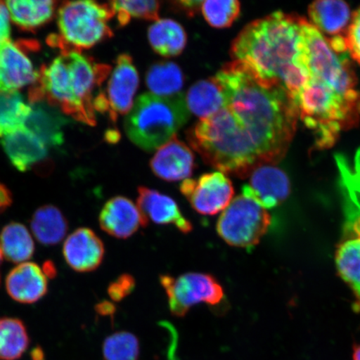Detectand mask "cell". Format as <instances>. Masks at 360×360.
<instances>
[{
  "mask_svg": "<svg viewBox=\"0 0 360 360\" xmlns=\"http://www.w3.org/2000/svg\"><path fill=\"white\" fill-rule=\"evenodd\" d=\"M215 78L224 105L188 130L193 150L219 172L241 179L261 166L278 163L300 120L289 94L261 82L237 61L225 65Z\"/></svg>",
  "mask_w": 360,
  "mask_h": 360,
  "instance_id": "obj_1",
  "label": "cell"
},
{
  "mask_svg": "<svg viewBox=\"0 0 360 360\" xmlns=\"http://www.w3.org/2000/svg\"><path fill=\"white\" fill-rule=\"evenodd\" d=\"M347 55L321 35L308 40V79L291 100L319 148L333 146L360 120V93Z\"/></svg>",
  "mask_w": 360,
  "mask_h": 360,
  "instance_id": "obj_2",
  "label": "cell"
},
{
  "mask_svg": "<svg viewBox=\"0 0 360 360\" xmlns=\"http://www.w3.org/2000/svg\"><path fill=\"white\" fill-rule=\"evenodd\" d=\"M303 21L302 17L278 11L250 22L233 40V60L292 98L309 75Z\"/></svg>",
  "mask_w": 360,
  "mask_h": 360,
  "instance_id": "obj_3",
  "label": "cell"
},
{
  "mask_svg": "<svg viewBox=\"0 0 360 360\" xmlns=\"http://www.w3.org/2000/svg\"><path fill=\"white\" fill-rule=\"evenodd\" d=\"M60 49V56L40 68L30 89V105L45 101L75 120L96 125L94 93L109 77L111 67L75 49Z\"/></svg>",
  "mask_w": 360,
  "mask_h": 360,
  "instance_id": "obj_4",
  "label": "cell"
},
{
  "mask_svg": "<svg viewBox=\"0 0 360 360\" xmlns=\"http://www.w3.org/2000/svg\"><path fill=\"white\" fill-rule=\"evenodd\" d=\"M183 94L170 97L142 94L126 117V134L134 145L146 151L160 148L190 119Z\"/></svg>",
  "mask_w": 360,
  "mask_h": 360,
  "instance_id": "obj_5",
  "label": "cell"
},
{
  "mask_svg": "<svg viewBox=\"0 0 360 360\" xmlns=\"http://www.w3.org/2000/svg\"><path fill=\"white\" fill-rule=\"evenodd\" d=\"M115 16L109 4L94 1L65 2L58 8L60 34L49 36L51 46L81 51L110 39L112 31L108 22Z\"/></svg>",
  "mask_w": 360,
  "mask_h": 360,
  "instance_id": "obj_6",
  "label": "cell"
},
{
  "mask_svg": "<svg viewBox=\"0 0 360 360\" xmlns=\"http://www.w3.org/2000/svg\"><path fill=\"white\" fill-rule=\"evenodd\" d=\"M270 224L271 216L268 210L242 193L219 216L216 231L229 245L250 250L259 244Z\"/></svg>",
  "mask_w": 360,
  "mask_h": 360,
  "instance_id": "obj_7",
  "label": "cell"
},
{
  "mask_svg": "<svg viewBox=\"0 0 360 360\" xmlns=\"http://www.w3.org/2000/svg\"><path fill=\"white\" fill-rule=\"evenodd\" d=\"M344 226L335 251L340 278L360 297V184L346 181Z\"/></svg>",
  "mask_w": 360,
  "mask_h": 360,
  "instance_id": "obj_8",
  "label": "cell"
},
{
  "mask_svg": "<svg viewBox=\"0 0 360 360\" xmlns=\"http://www.w3.org/2000/svg\"><path fill=\"white\" fill-rule=\"evenodd\" d=\"M160 281L167 295L170 312L176 317L186 316L197 304L217 306L224 299L221 283L212 274L192 272L178 277L163 274Z\"/></svg>",
  "mask_w": 360,
  "mask_h": 360,
  "instance_id": "obj_9",
  "label": "cell"
},
{
  "mask_svg": "<svg viewBox=\"0 0 360 360\" xmlns=\"http://www.w3.org/2000/svg\"><path fill=\"white\" fill-rule=\"evenodd\" d=\"M139 84V74L132 57L127 53L120 55L117 58L106 89L94 98V110L103 114L107 112L114 122L120 115H129L133 109Z\"/></svg>",
  "mask_w": 360,
  "mask_h": 360,
  "instance_id": "obj_10",
  "label": "cell"
},
{
  "mask_svg": "<svg viewBox=\"0 0 360 360\" xmlns=\"http://www.w3.org/2000/svg\"><path fill=\"white\" fill-rule=\"evenodd\" d=\"M180 192L197 213L210 216L223 212L235 195L231 180L219 171L184 180Z\"/></svg>",
  "mask_w": 360,
  "mask_h": 360,
  "instance_id": "obj_11",
  "label": "cell"
},
{
  "mask_svg": "<svg viewBox=\"0 0 360 360\" xmlns=\"http://www.w3.org/2000/svg\"><path fill=\"white\" fill-rule=\"evenodd\" d=\"M36 48L34 43L11 40L0 46V93L18 92L36 82L39 71L28 56L29 49Z\"/></svg>",
  "mask_w": 360,
  "mask_h": 360,
  "instance_id": "obj_12",
  "label": "cell"
},
{
  "mask_svg": "<svg viewBox=\"0 0 360 360\" xmlns=\"http://www.w3.org/2000/svg\"><path fill=\"white\" fill-rule=\"evenodd\" d=\"M101 228L112 237L126 240L146 228L148 221L138 205L124 196H115L103 205L100 217Z\"/></svg>",
  "mask_w": 360,
  "mask_h": 360,
  "instance_id": "obj_13",
  "label": "cell"
},
{
  "mask_svg": "<svg viewBox=\"0 0 360 360\" xmlns=\"http://www.w3.org/2000/svg\"><path fill=\"white\" fill-rule=\"evenodd\" d=\"M249 177V184L242 188L243 195L253 198L266 210L281 205L290 195V179L276 165L261 166Z\"/></svg>",
  "mask_w": 360,
  "mask_h": 360,
  "instance_id": "obj_14",
  "label": "cell"
},
{
  "mask_svg": "<svg viewBox=\"0 0 360 360\" xmlns=\"http://www.w3.org/2000/svg\"><path fill=\"white\" fill-rule=\"evenodd\" d=\"M105 253L101 238L89 228L76 229L63 245L67 264L79 273L92 272L100 267Z\"/></svg>",
  "mask_w": 360,
  "mask_h": 360,
  "instance_id": "obj_15",
  "label": "cell"
},
{
  "mask_svg": "<svg viewBox=\"0 0 360 360\" xmlns=\"http://www.w3.org/2000/svg\"><path fill=\"white\" fill-rule=\"evenodd\" d=\"M157 177L174 182L190 179L195 168V156L186 143L175 136L162 146L150 161Z\"/></svg>",
  "mask_w": 360,
  "mask_h": 360,
  "instance_id": "obj_16",
  "label": "cell"
},
{
  "mask_svg": "<svg viewBox=\"0 0 360 360\" xmlns=\"http://www.w3.org/2000/svg\"><path fill=\"white\" fill-rule=\"evenodd\" d=\"M137 205L148 221L174 225L179 231L188 233L193 225L172 198L147 187H139Z\"/></svg>",
  "mask_w": 360,
  "mask_h": 360,
  "instance_id": "obj_17",
  "label": "cell"
},
{
  "mask_svg": "<svg viewBox=\"0 0 360 360\" xmlns=\"http://www.w3.org/2000/svg\"><path fill=\"white\" fill-rule=\"evenodd\" d=\"M6 287L13 300L34 304L47 294L48 278L37 264L22 263L8 273Z\"/></svg>",
  "mask_w": 360,
  "mask_h": 360,
  "instance_id": "obj_18",
  "label": "cell"
},
{
  "mask_svg": "<svg viewBox=\"0 0 360 360\" xmlns=\"http://www.w3.org/2000/svg\"><path fill=\"white\" fill-rule=\"evenodd\" d=\"M1 143L13 167L21 172L32 169L48 155L49 148L27 128L3 138Z\"/></svg>",
  "mask_w": 360,
  "mask_h": 360,
  "instance_id": "obj_19",
  "label": "cell"
},
{
  "mask_svg": "<svg viewBox=\"0 0 360 360\" xmlns=\"http://www.w3.org/2000/svg\"><path fill=\"white\" fill-rule=\"evenodd\" d=\"M26 128L41 139L48 148L60 147L64 142V129L68 120L56 107L39 101L30 105Z\"/></svg>",
  "mask_w": 360,
  "mask_h": 360,
  "instance_id": "obj_20",
  "label": "cell"
},
{
  "mask_svg": "<svg viewBox=\"0 0 360 360\" xmlns=\"http://www.w3.org/2000/svg\"><path fill=\"white\" fill-rule=\"evenodd\" d=\"M310 24L328 39L345 38L351 19L350 8L343 1H317L309 7Z\"/></svg>",
  "mask_w": 360,
  "mask_h": 360,
  "instance_id": "obj_21",
  "label": "cell"
},
{
  "mask_svg": "<svg viewBox=\"0 0 360 360\" xmlns=\"http://www.w3.org/2000/svg\"><path fill=\"white\" fill-rule=\"evenodd\" d=\"M34 236L44 246L56 245L66 236L69 224L58 207L46 205L35 210L30 220Z\"/></svg>",
  "mask_w": 360,
  "mask_h": 360,
  "instance_id": "obj_22",
  "label": "cell"
},
{
  "mask_svg": "<svg viewBox=\"0 0 360 360\" xmlns=\"http://www.w3.org/2000/svg\"><path fill=\"white\" fill-rule=\"evenodd\" d=\"M148 39L153 49L164 57L179 56L187 44L183 26L169 19L155 21L148 30Z\"/></svg>",
  "mask_w": 360,
  "mask_h": 360,
  "instance_id": "obj_23",
  "label": "cell"
},
{
  "mask_svg": "<svg viewBox=\"0 0 360 360\" xmlns=\"http://www.w3.org/2000/svg\"><path fill=\"white\" fill-rule=\"evenodd\" d=\"M186 101L190 112L200 120L208 118L223 107V90L215 77L200 80L188 89Z\"/></svg>",
  "mask_w": 360,
  "mask_h": 360,
  "instance_id": "obj_24",
  "label": "cell"
},
{
  "mask_svg": "<svg viewBox=\"0 0 360 360\" xmlns=\"http://www.w3.org/2000/svg\"><path fill=\"white\" fill-rule=\"evenodd\" d=\"M3 257L12 263H25L33 257L35 247L32 236L24 224L11 222L0 233Z\"/></svg>",
  "mask_w": 360,
  "mask_h": 360,
  "instance_id": "obj_25",
  "label": "cell"
},
{
  "mask_svg": "<svg viewBox=\"0 0 360 360\" xmlns=\"http://www.w3.org/2000/svg\"><path fill=\"white\" fill-rule=\"evenodd\" d=\"M11 20L20 29L32 31L46 24L53 18L56 2L49 1H8L6 3Z\"/></svg>",
  "mask_w": 360,
  "mask_h": 360,
  "instance_id": "obj_26",
  "label": "cell"
},
{
  "mask_svg": "<svg viewBox=\"0 0 360 360\" xmlns=\"http://www.w3.org/2000/svg\"><path fill=\"white\" fill-rule=\"evenodd\" d=\"M30 343L24 322L16 318H0V360L20 359Z\"/></svg>",
  "mask_w": 360,
  "mask_h": 360,
  "instance_id": "obj_27",
  "label": "cell"
},
{
  "mask_svg": "<svg viewBox=\"0 0 360 360\" xmlns=\"http://www.w3.org/2000/svg\"><path fill=\"white\" fill-rule=\"evenodd\" d=\"M31 110L19 92L0 93V138L25 129Z\"/></svg>",
  "mask_w": 360,
  "mask_h": 360,
  "instance_id": "obj_28",
  "label": "cell"
},
{
  "mask_svg": "<svg viewBox=\"0 0 360 360\" xmlns=\"http://www.w3.org/2000/svg\"><path fill=\"white\" fill-rule=\"evenodd\" d=\"M146 84L151 94L170 97L180 94L184 85V74L172 62L158 63L150 68L146 74Z\"/></svg>",
  "mask_w": 360,
  "mask_h": 360,
  "instance_id": "obj_29",
  "label": "cell"
},
{
  "mask_svg": "<svg viewBox=\"0 0 360 360\" xmlns=\"http://www.w3.org/2000/svg\"><path fill=\"white\" fill-rule=\"evenodd\" d=\"M121 27L127 25L132 18L147 20H159L160 3L155 0H127L110 3Z\"/></svg>",
  "mask_w": 360,
  "mask_h": 360,
  "instance_id": "obj_30",
  "label": "cell"
},
{
  "mask_svg": "<svg viewBox=\"0 0 360 360\" xmlns=\"http://www.w3.org/2000/svg\"><path fill=\"white\" fill-rule=\"evenodd\" d=\"M102 353L105 360H138L141 346L132 333L116 332L103 341Z\"/></svg>",
  "mask_w": 360,
  "mask_h": 360,
  "instance_id": "obj_31",
  "label": "cell"
},
{
  "mask_svg": "<svg viewBox=\"0 0 360 360\" xmlns=\"http://www.w3.org/2000/svg\"><path fill=\"white\" fill-rule=\"evenodd\" d=\"M240 3L237 0L216 1L209 0L202 2L201 11L210 25L223 29L231 27L240 13Z\"/></svg>",
  "mask_w": 360,
  "mask_h": 360,
  "instance_id": "obj_32",
  "label": "cell"
},
{
  "mask_svg": "<svg viewBox=\"0 0 360 360\" xmlns=\"http://www.w3.org/2000/svg\"><path fill=\"white\" fill-rule=\"evenodd\" d=\"M136 286V281L131 274H121L115 281L110 283L107 292L112 302H120L132 294Z\"/></svg>",
  "mask_w": 360,
  "mask_h": 360,
  "instance_id": "obj_33",
  "label": "cell"
},
{
  "mask_svg": "<svg viewBox=\"0 0 360 360\" xmlns=\"http://www.w3.org/2000/svg\"><path fill=\"white\" fill-rule=\"evenodd\" d=\"M345 39L348 55L360 65V8L354 13Z\"/></svg>",
  "mask_w": 360,
  "mask_h": 360,
  "instance_id": "obj_34",
  "label": "cell"
},
{
  "mask_svg": "<svg viewBox=\"0 0 360 360\" xmlns=\"http://www.w3.org/2000/svg\"><path fill=\"white\" fill-rule=\"evenodd\" d=\"M11 15L6 4L0 2V46L11 40Z\"/></svg>",
  "mask_w": 360,
  "mask_h": 360,
  "instance_id": "obj_35",
  "label": "cell"
},
{
  "mask_svg": "<svg viewBox=\"0 0 360 360\" xmlns=\"http://www.w3.org/2000/svg\"><path fill=\"white\" fill-rule=\"evenodd\" d=\"M202 1H196V0H184V1L173 2L175 8L186 13L188 16H195L201 10Z\"/></svg>",
  "mask_w": 360,
  "mask_h": 360,
  "instance_id": "obj_36",
  "label": "cell"
},
{
  "mask_svg": "<svg viewBox=\"0 0 360 360\" xmlns=\"http://www.w3.org/2000/svg\"><path fill=\"white\" fill-rule=\"evenodd\" d=\"M12 193L8 188L0 182V214L12 205Z\"/></svg>",
  "mask_w": 360,
  "mask_h": 360,
  "instance_id": "obj_37",
  "label": "cell"
},
{
  "mask_svg": "<svg viewBox=\"0 0 360 360\" xmlns=\"http://www.w3.org/2000/svg\"><path fill=\"white\" fill-rule=\"evenodd\" d=\"M96 312L101 316H114L115 314V306L110 301H102L96 306Z\"/></svg>",
  "mask_w": 360,
  "mask_h": 360,
  "instance_id": "obj_38",
  "label": "cell"
},
{
  "mask_svg": "<svg viewBox=\"0 0 360 360\" xmlns=\"http://www.w3.org/2000/svg\"><path fill=\"white\" fill-rule=\"evenodd\" d=\"M42 269L44 273L45 274V276H46L47 278H53L56 276V268L55 266V264L51 262V261H46V262L44 264Z\"/></svg>",
  "mask_w": 360,
  "mask_h": 360,
  "instance_id": "obj_39",
  "label": "cell"
},
{
  "mask_svg": "<svg viewBox=\"0 0 360 360\" xmlns=\"http://www.w3.org/2000/svg\"><path fill=\"white\" fill-rule=\"evenodd\" d=\"M353 359L360 360V345H355L354 347Z\"/></svg>",
  "mask_w": 360,
  "mask_h": 360,
  "instance_id": "obj_40",
  "label": "cell"
},
{
  "mask_svg": "<svg viewBox=\"0 0 360 360\" xmlns=\"http://www.w3.org/2000/svg\"><path fill=\"white\" fill-rule=\"evenodd\" d=\"M3 258L4 257H3V255H2L1 248H0V265H1ZM0 281H1V278H0Z\"/></svg>",
  "mask_w": 360,
  "mask_h": 360,
  "instance_id": "obj_41",
  "label": "cell"
}]
</instances>
